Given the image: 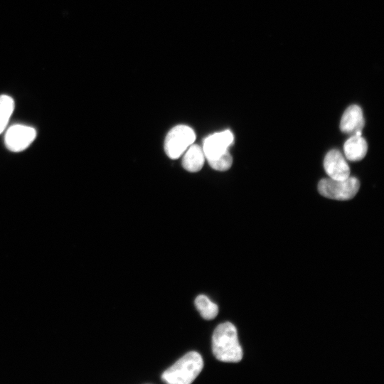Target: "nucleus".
<instances>
[{"label":"nucleus","instance_id":"nucleus-1","mask_svg":"<svg viewBox=\"0 0 384 384\" xmlns=\"http://www.w3.org/2000/svg\"><path fill=\"white\" fill-rule=\"evenodd\" d=\"M212 351L214 356L220 361L238 363L242 358L237 329L230 322L219 324L212 336Z\"/></svg>","mask_w":384,"mask_h":384},{"label":"nucleus","instance_id":"nucleus-2","mask_svg":"<svg viewBox=\"0 0 384 384\" xmlns=\"http://www.w3.org/2000/svg\"><path fill=\"white\" fill-rule=\"evenodd\" d=\"M203 367L201 356L196 351H190L166 369L161 375V380L169 384H190Z\"/></svg>","mask_w":384,"mask_h":384},{"label":"nucleus","instance_id":"nucleus-3","mask_svg":"<svg viewBox=\"0 0 384 384\" xmlns=\"http://www.w3.org/2000/svg\"><path fill=\"white\" fill-rule=\"evenodd\" d=\"M359 188V181L351 176L345 179L324 178L318 184V190L321 195L339 201L351 199L356 196Z\"/></svg>","mask_w":384,"mask_h":384},{"label":"nucleus","instance_id":"nucleus-4","mask_svg":"<svg viewBox=\"0 0 384 384\" xmlns=\"http://www.w3.org/2000/svg\"><path fill=\"white\" fill-rule=\"evenodd\" d=\"M195 139L196 134L192 128L184 124L175 126L165 137V152L170 159H176L193 144Z\"/></svg>","mask_w":384,"mask_h":384},{"label":"nucleus","instance_id":"nucleus-5","mask_svg":"<svg viewBox=\"0 0 384 384\" xmlns=\"http://www.w3.org/2000/svg\"><path fill=\"white\" fill-rule=\"evenodd\" d=\"M36 134V129L32 127L14 124L7 129L4 137V143L11 151H22L32 144Z\"/></svg>","mask_w":384,"mask_h":384},{"label":"nucleus","instance_id":"nucleus-6","mask_svg":"<svg viewBox=\"0 0 384 384\" xmlns=\"http://www.w3.org/2000/svg\"><path fill=\"white\" fill-rule=\"evenodd\" d=\"M234 140L229 129L214 133L207 137L203 144V151L207 161L213 160L228 151V147Z\"/></svg>","mask_w":384,"mask_h":384},{"label":"nucleus","instance_id":"nucleus-7","mask_svg":"<svg viewBox=\"0 0 384 384\" xmlns=\"http://www.w3.org/2000/svg\"><path fill=\"white\" fill-rule=\"evenodd\" d=\"M324 167L331 178L345 179L350 176L349 166L343 154L337 149H332L326 154Z\"/></svg>","mask_w":384,"mask_h":384},{"label":"nucleus","instance_id":"nucleus-8","mask_svg":"<svg viewBox=\"0 0 384 384\" xmlns=\"http://www.w3.org/2000/svg\"><path fill=\"white\" fill-rule=\"evenodd\" d=\"M365 120L361 108L353 105L349 106L343 112L340 122L342 132L351 135H361Z\"/></svg>","mask_w":384,"mask_h":384},{"label":"nucleus","instance_id":"nucleus-9","mask_svg":"<svg viewBox=\"0 0 384 384\" xmlns=\"http://www.w3.org/2000/svg\"><path fill=\"white\" fill-rule=\"evenodd\" d=\"M346 158L351 161L363 159L368 151V145L361 135H351L343 145Z\"/></svg>","mask_w":384,"mask_h":384},{"label":"nucleus","instance_id":"nucleus-10","mask_svg":"<svg viewBox=\"0 0 384 384\" xmlns=\"http://www.w3.org/2000/svg\"><path fill=\"white\" fill-rule=\"evenodd\" d=\"M205 159L202 147L192 144L186 150L182 159V166L189 172H198L202 169Z\"/></svg>","mask_w":384,"mask_h":384},{"label":"nucleus","instance_id":"nucleus-11","mask_svg":"<svg viewBox=\"0 0 384 384\" xmlns=\"http://www.w3.org/2000/svg\"><path fill=\"white\" fill-rule=\"evenodd\" d=\"M195 306L201 316L206 320L214 319L218 313L217 304L204 294H200L196 298Z\"/></svg>","mask_w":384,"mask_h":384},{"label":"nucleus","instance_id":"nucleus-12","mask_svg":"<svg viewBox=\"0 0 384 384\" xmlns=\"http://www.w3.org/2000/svg\"><path fill=\"white\" fill-rule=\"evenodd\" d=\"M14 110V100L6 95H0V134L6 128Z\"/></svg>","mask_w":384,"mask_h":384},{"label":"nucleus","instance_id":"nucleus-13","mask_svg":"<svg viewBox=\"0 0 384 384\" xmlns=\"http://www.w3.org/2000/svg\"><path fill=\"white\" fill-rule=\"evenodd\" d=\"M208 162L212 169L224 171L228 170L231 167L233 158L228 151L218 158L208 161Z\"/></svg>","mask_w":384,"mask_h":384}]
</instances>
